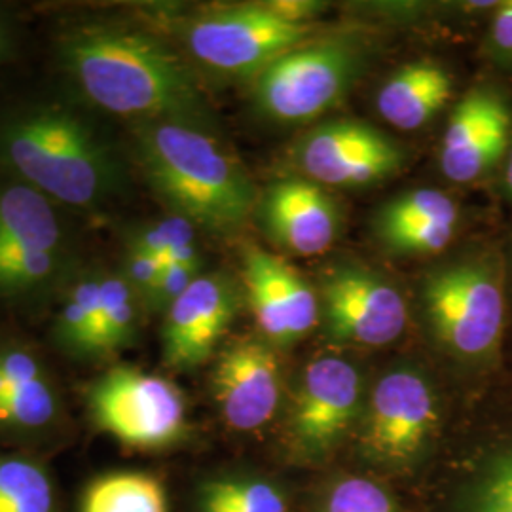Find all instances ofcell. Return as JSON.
<instances>
[{
    "label": "cell",
    "mask_w": 512,
    "mask_h": 512,
    "mask_svg": "<svg viewBox=\"0 0 512 512\" xmlns=\"http://www.w3.org/2000/svg\"><path fill=\"white\" fill-rule=\"evenodd\" d=\"M80 268L76 251L59 253L25 245H0V298L27 302L59 294Z\"/></svg>",
    "instance_id": "44dd1931"
},
{
    "label": "cell",
    "mask_w": 512,
    "mask_h": 512,
    "mask_svg": "<svg viewBox=\"0 0 512 512\" xmlns=\"http://www.w3.org/2000/svg\"><path fill=\"white\" fill-rule=\"evenodd\" d=\"M268 4L279 18L296 25H311V19L325 8L315 0H272Z\"/></svg>",
    "instance_id": "d6a6232c"
},
{
    "label": "cell",
    "mask_w": 512,
    "mask_h": 512,
    "mask_svg": "<svg viewBox=\"0 0 512 512\" xmlns=\"http://www.w3.org/2000/svg\"><path fill=\"white\" fill-rule=\"evenodd\" d=\"M128 128L137 165L167 213L222 236L238 232L255 215V183L215 129L175 120Z\"/></svg>",
    "instance_id": "3957f363"
},
{
    "label": "cell",
    "mask_w": 512,
    "mask_h": 512,
    "mask_svg": "<svg viewBox=\"0 0 512 512\" xmlns=\"http://www.w3.org/2000/svg\"><path fill=\"white\" fill-rule=\"evenodd\" d=\"M101 270L82 266L59 293L52 338L55 346L73 359H105L101 336Z\"/></svg>",
    "instance_id": "ffe728a7"
},
{
    "label": "cell",
    "mask_w": 512,
    "mask_h": 512,
    "mask_svg": "<svg viewBox=\"0 0 512 512\" xmlns=\"http://www.w3.org/2000/svg\"><path fill=\"white\" fill-rule=\"evenodd\" d=\"M241 262L245 296L264 340L291 346L319 325L315 287L283 256L247 245Z\"/></svg>",
    "instance_id": "30bf717a"
},
{
    "label": "cell",
    "mask_w": 512,
    "mask_h": 512,
    "mask_svg": "<svg viewBox=\"0 0 512 512\" xmlns=\"http://www.w3.org/2000/svg\"><path fill=\"white\" fill-rule=\"evenodd\" d=\"M19 40V23L16 14L0 4V65L12 59Z\"/></svg>",
    "instance_id": "836d02e7"
},
{
    "label": "cell",
    "mask_w": 512,
    "mask_h": 512,
    "mask_svg": "<svg viewBox=\"0 0 512 512\" xmlns=\"http://www.w3.org/2000/svg\"><path fill=\"white\" fill-rule=\"evenodd\" d=\"M437 420L433 387L416 370L397 368L372 391L363 442L374 458L406 461L420 452Z\"/></svg>",
    "instance_id": "7c38bea8"
},
{
    "label": "cell",
    "mask_w": 512,
    "mask_h": 512,
    "mask_svg": "<svg viewBox=\"0 0 512 512\" xmlns=\"http://www.w3.org/2000/svg\"><path fill=\"white\" fill-rule=\"evenodd\" d=\"M162 268H164V264L158 258L148 255L133 245H126V251H124L118 270L126 277V281L135 289V293L141 296V300L145 304L158 277L162 274Z\"/></svg>",
    "instance_id": "f546056e"
},
{
    "label": "cell",
    "mask_w": 512,
    "mask_h": 512,
    "mask_svg": "<svg viewBox=\"0 0 512 512\" xmlns=\"http://www.w3.org/2000/svg\"><path fill=\"white\" fill-rule=\"evenodd\" d=\"M241 296L234 277L224 272L200 275L164 313V365L175 370L203 365L234 323Z\"/></svg>",
    "instance_id": "8fae6325"
},
{
    "label": "cell",
    "mask_w": 512,
    "mask_h": 512,
    "mask_svg": "<svg viewBox=\"0 0 512 512\" xmlns=\"http://www.w3.org/2000/svg\"><path fill=\"white\" fill-rule=\"evenodd\" d=\"M281 387L279 359L262 336H243L222 349L213 372V397L232 429L255 431L272 420Z\"/></svg>",
    "instance_id": "5bb4252c"
},
{
    "label": "cell",
    "mask_w": 512,
    "mask_h": 512,
    "mask_svg": "<svg viewBox=\"0 0 512 512\" xmlns=\"http://www.w3.org/2000/svg\"><path fill=\"white\" fill-rule=\"evenodd\" d=\"M198 228L190 220L167 213L158 220H148L128 228L124 232V243L133 245L165 264L190 245H196Z\"/></svg>",
    "instance_id": "4316f807"
},
{
    "label": "cell",
    "mask_w": 512,
    "mask_h": 512,
    "mask_svg": "<svg viewBox=\"0 0 512 512\" xmlns=\"http://www.w3.org/2000/svg\"><path fill=\"white\" fill-rule=\"evenodd\" d=\"M80 512H167L162 484L141 473L101 476L86 490Z\"/></svg>",
    "instance_id": "603a6c76"
},
{
    "label": "cell",
    "mask_w": 512,
    "mask_h": 512,
    "mask_svg": "<svg viewBox=\"0 0 512 512\" xmlns=\"http://www.w3.org/2000/svg\"><path fill=\"white\" fill-rule=\"evenodd\" d=\"M476 512H512V459L490 476L478 497Z\"/></svg>",
    "instance_id": "4dcf8cb0"
},
{
    "label": "cell",
    "mask_w": 512,
    "mask_h": 512,
    "mask_svg": "<svg viewBox=\"0 0 512 512\" xmlns=\"http://www.w3.org/2000/svg\"><path fill=\"white\" fill-rule=\"evenodd\" d=\"M319 323L334 342L382 348L406 327L404 296L385 275L357 262H336L319 275Z\"/></svg>",
    "instance_id": "ba28073f"
},
{
    "label": "cell",
    "mask_w": 512,
    "mask_h": 512,
    "mask_svg": "<svg viewBox=\"0 0 512 512\" xmlns=\"http://www.w3.org/2000/svg\"><path fill=\"white\" fill-rule=\"evenodd\" d=\"M0 512H54L52 478L37 461L0 458Z\"/></svg>",
    "instance_id": "cb8c5ba5"
},
{
    "label": "cell",
    "mask_w": 512,
    "mask_h": 512,
    "mask_svg": "<svg viewBox=\"0 0 512 512\" xmlns=\"http://www.w3.org/2000/svg\"><path fill=\"white\" fill-rule=\"evenodd\" d=\"M202 274L188 270L179 264H164L162 274L158 277L152 293L145 302V310L154 313H165L181 296H183L190 285Z\"/></svg>",
    "instance_id": "f1b7e54d"
},
{
    "label": "cell",
    "mask_w": 512,
    "mask_h": 512,
    "mask_svg": "<svg viewBox=\"0 0 512 512\" xmlns=\"http://www.w3.org/2000/svg\"><path fill=\"white\" fill-rule=\"evenodd\" d=\"M488 44L497 61L512 63V0L495 6Z\"/></svg>",
    "instance_id": "1f68e13d"
},
{
    "label": "cell",
    "mask_w": 512,
    "mask_h": 512,
    "mask_svg": "<svg viewBox=\"0 0 512 512\" xmlns=\"http://www.w3.org/2000/svg\"><path fill=\"white\" fill-rule=\"evenodd\" d=\"M327 512H397L389 495L365 478H348L329 497Z\"/></svg>",
    "instance_id": "83f0119b"
},
{
    "label": "cell",
    "mask_w": 512,
    "mask_h": 512,
    "mask_svg": "<svg viewBox=\"0 0 512 512\" xmlns=\"http://www.w3.org/2000/svg\"><path fill=\"white\" fill-rule=\"evenodd\" d=\"M361 403L357 368L340 357H319L302 374L293 410L294 439L323 452L348 431Z\"/></svg>",
    "instance_id": "2e32d148"
},
{
    "label": "cell",
    "mask_w": 512,
    "mask_h": 512,
    "mask_svg": "<svg viewBox=\"0 0 512 512\" xmlns=\"http://www.w3.org/2000/svg\"><path fill=\"white\" fill-rule=\"evenodd\" d=\"M84 110L33 103L0 114V169L59 207L93 213L122 196L128 167Z\"/></svg>",
    "instance_id": "7a4b0ae2"
},
{
    "label": "cell",
    "mask_w": 512,
    "mask_h": 512,
    "mask_svg": "<svg viewBox=\"0 0 512 512\" xmlns=\"http://www.w3.org/2000/svg\"><path fill=\"white\" fill-rule=\"evenodd\" d=\"M256 213L270 239L298 256L321 255L342 228L338 202L325 186L304 177L270 184L260 194Z\"/></svg>",
    "instance_id": "9a60e30c"
},
{
    "label": "cell",
    "mask_w": 512,
    "mask_h": 512,
    "mask_svg": "<svg viewBox=\"0 0 512 512\" xmlns=\"http://www.w3.org/2000/svg\"><path fill=\"white\" fill-rule=\"evenodd\" d=\"M452 76L435 61L421 59L397 69L376 95L385 122L403 131L429 124L452 97Z\"/></svg>",
    "instance_id": "ac0fdd59"
},
{
    "label": "cell",
    "mask_w": 512,
    "mask_h": 512,
    "mask_svg": "<svg viewBox=\"0 0 512 512\" xmlns=\"http://www.w3.org/2000/svg\"><path fill=\"white\" fill-rule=\"evenodd\" d=\"M0 372L8 384V427L38 433L57 423L61 399L54 378L29 346L14 338L0 340Z\"/></svg>",
    "instance_id": "e0dca14e"
},
{
    "label": "cell",
    "mask_w": 512,
    "mask_h": 512,
    "mask_svg": "<svg viewBox=\"0 0 512 512\" xmlns=\"http://www.w3.org/2000/svg\"><path fill=\"white\" fill-rule=\"evenodd\" d=\"M200 512H285V503L266 482L224 478L203 488Z\"/></svg>",
    "instance_id": "484cf974"
},
{
    "label": "cell",
    "mask_w": 512,
    "mask_h": 512,
    "mask_svg": "<svg viewBox=\"0 0 512 512\" xmlns=\"http://www.w3.org/2000/svg\"><path fill=\"white\" fill-rule=\"evenodd\" d=\"M365 48L351 35L306 40L279 55L253 80L264 116L300 124L334 109L365 69Z\"/></svg>",
    "instance_id": "5b68a950"
},
{
    "label": "cell",
    "mask_w": 512,
    "mask_h": 512,
    "mask_svg": "<svg viewBox=\"0 0 512 512\" xmlns=\"http://www.w3.org/2000/svg\"><path fill=\"white\" fill-rule=\"evenodd\" d=\"M57 67L82 109L126 120H175L215 129L192 63L128 21L76 19L55 37Z\"/></svg>",
    "instance_id": "6da1fadb"
},
{
    "label": "cell",
    "mask_w": 512,
    "mask_h": 512,
    "mask_svg": "<svg viewBox=\"0 0 512 512\" xmlns=\"http://www.w3.org/2000/svg\"><path fill=\"white\" fill-rule=\"evenodd\" d=\"M421 304L440 344L463 359H486L505 329L501 262L492 255L467 256L425 275Z\"/></svg>",
    "instance_id": "277c9868"
},
{
    "label": "cell",
    "mask_w": 512,
    "mask_h": 512,
    "mask_svg": "<svg viewBox=\"0 0 512 512\" xmlns=\"http://www.w3.org/2000/svg\"><path fill=\"white\" fill-rule=\"evenodd\" d=\"M84 403L99 431L131 448H164L186 431L181 389L137 366L109 368L86 387Z\"/></svg>",
    "instance_id": "52a82bcc"
},
{
    "label": "cell",
    "mask_w": 512,
    "mask_h": 512,
    "mask_svg": "<svg viewBox=\"0 0 512 512\" xmlns=\"http://www.w3.org/2000/svg\"><path fill=\"white\" fill-rule=\"evenodd\" d=\"M505 184H507V192L512 198V141L509 154H507V171H505Z\"/></svg>",
    "instance_id": "d590c367"
},
{
    "label": "cell",
    "mask_w": 512,
    "mask_h": 512,
    "mask_svg": "<svg viewBox=\"0 0 512 512\" xmlns=\"http://www.w3.org/2000/svg\"><path fill=\"white\" fill-rule=\"evenodd\" d=\"M188 59L224 78L255 80L279 55L306 42L311 25L279 18L268 2L202 10L177 27Z\"/></svg>",
    "instance_id": "8992f818"
},
{
    "label": "cell",
    "mask_w": 512,
    "mask_h": 512,
    "mask_svg": "<svg viewBox=\"0 0 512 512\" xmlns=\"http://www.w3.org/2000/svg\"><path fill=\"white\" fill-rule=\"evenodd\" d=\"M512 112L494 88H475L452 110L440 143L442 175L452 183H473L509 154Z\"/></svg>",
    "instance_id": "4fadbf2b"
},
{
    "label": "cell",
    "mask_w": 512,
    "mask_h": 512,
    "mask_svg": "<svg viewBox=\"0 0 512 512\" xmlns=\"http://www.w3.org/2000/svg\"><path fill=\"white\" fill-rule=\"evenodd\" d=\"M459 217L458 203L435 188H418L384 203L374 219L376 238L421 222Z\"/></svg>",
    "instance_id": "d4e9b609"
},
{
    "label": "cell",
    "mask_w": 512,
    "mask_h": 512,
    "mask_svg": "<svg viewBox=\"0 0 512 512\" xmlns=\"http://www.w3.org/2000/svg\"><path fill=\"white\" fill-rule=\"evenodd\" d=\"M0 245H25L59 253L76 251L59 205L33 186L14 179L0 181Z\"/></svg>",
    "instance_id": "d6986e66"
},
{
    "label": "cell",
    "mask_w": 512,
    "mask_h": 512,
    "mask_svg": "<svg viewBox=\"0 0 512 512\" xmlns=\"http://www.w3.org/2000/svg\"><path fill=\"white\" fill-rule=\"evenodd\" d=\"M8 427V384L0 372V429Z\"/></svg>",
    "instance_id": "e575fe53"
},
{
    "label": "cell",
    "mask_w": 512,
    "mask_h": 512,
    "mask_svg": "<svg viewBox=\"0 0 512 512\" xmlns=\"http://www.w3.org/2000/svg\"><path fill=\"white\" fill-rule=\"evenodd\" d=\"M293 160L304 179L332 188H365L395 177L404 148L387 133L359 120H332L302 135Z\"/></svg>",
    "instance_id": "9c48e42d"
},
{
    "label": "cell",
    "mask_w": 512,
    "mask_h": 512,
    "mask_svg": "<svg viewBox=\"0 0 512 512\" xmlns=\"http://www.w3.org/2000/svg\"><path fill=\"white\" fill-rule=\"evenodd\" d=\"M145 304L141 296L120 274L101 270V336L105 359L135 344Z\"/></svg>",
    "instance_id": "7402d4cb"
}]
</instances>
